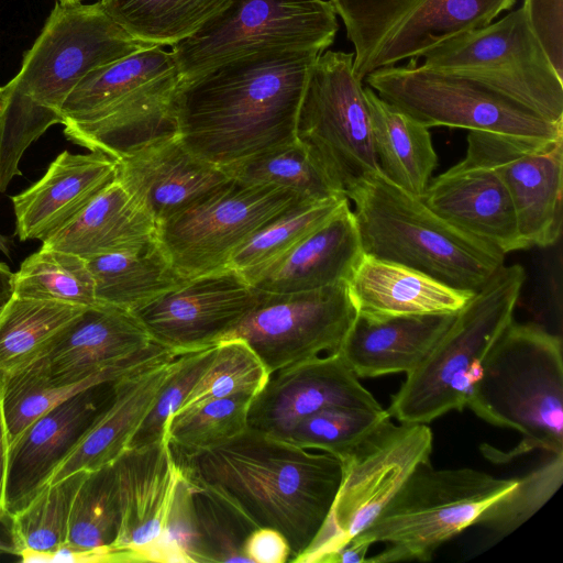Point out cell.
Returning <instances> with one entry per match:
<instances>
[{
  "label": "cell",
  "instance_id": "cell-1",
  "mask_svg": "<svg viewBox=\"0 0 563 563\" xmlns=\"http://www.w3.org/2000/svg\"><path fill=\"white\" fill-rule=\"evenodd\" d=\"M312 51L268 49L179 79L176 132L198 157L224 167L296 140Z\"/></svg>",
  "mask_w": 563,
  "mask_h": 563
},
{
  "label": "cell",
  "instance_id": "cell-2",
  "mask_svg": "<svg viewBox=\"0 0 563 563\" xmlns=\"http://www.w3.org/2000/svg\"><path fill=\"white\" fill-rule=\"evenodd\" d=\"M183 472L229 500L256 528L279 531L294 562L330 512L342 461L251 429L211 450L175 456Z\"/></svg>",
  "mask_w": 563,
  "mask_h": 563
},
{
  "label": "cell",
  "instance_id": "cell-3",
  "mask_svg": "<svg viewBox=\"0 0 563 563\" xmlns=\"http://www.w3.org/2000/svg\"><path fill=\"white\" fill-rule=\"evenodd\" d=\"M151 47L133 38L103 10L91 4L57 2L20 71L0 99V192L15 176L26 148L57 123L77 84L93 69Z\"/></svg>",
  "mask_w": 563,
  "mask_h": 563
},
{
  "label": "cell",
  "instance_id": "cell-4",
  "mask_svg": "<svg viewBox=\"0 0 563 563\" xmlns=\"http://www.w3.org/2000/svg\"><path fill=\"white\" fill-rule=\"evenodd\" d=\"M466 407L486 422L521 434L509 451L484 450L494 462L537 450L563 454L561 336L512 320L484 358Z\"/></svg>",
  "mask_w": 563,
  "mask_h": 563
},
{
  "label": "cell",
  "instance_id": "cell-5",
  "mask_svg": "<svg viewBox=\"0 0 563 563\" xmlns=\"http://www.w3.org/2000/svg\"><path fill=\"white\" fill-rule=\"evenodd\" d=\"M347 199L354 203L365 255L415 268L472 292L504 265V253L445 221L379 169L363 178Z\"/></svg>",
  "mask_w": 563,
  "mask_h": 563
},
{
  "label": "cell",
  "instance_id": "cell-6",
  "mask_svg": "<svg viewBox=\"0 0 563 563\" xmlns=\"http://www.w3.org/2000/svg\"><path fill=\"white\" fill-rule=\"evenodd\" d=\"M526 273L503 265L459 310L428 357L407 375L386 409L404 423H429L466 407L481 365L514 320Z\"/></svg>",
  "mask_w": 563,
  "mask_h": 563
},
{
  "label": "cell",
  "instance_id": "cell-7",
  "mask_svg": "<svg viewBox=\"0 0 563 563\" xmlns=\"http://www.w3.org/2000/svg\"><path fill=\"white\" fill-rule=\"evenodd\" d=\"M179 79L170 52L140 49L87 74L63 103V125L81 122L93 143L118 152L134 150L174 128Z\"/></svg>",
  "mask_w": 563,
  "mask_h": 563
},
{
  "label": "cell",
  "instance_id": "cell-8",
  "mask_svg": "<svg viewBox=\"0 0 563 563\" xmlns=\"http://www.w3.org/2000/svg\"><path fill=\"white\" fill-rule=\"evenodd\" d=\"M516 484L517 478L474 468L435 470L430 462L422 463L354 540L388 545L365 563L429 561L441 544L476 525L487 507Z\"/></svg>",
  "mask_w": 563,
  "mask_h": 563
},
{
  "label": "cell",
  "instance_id": "cell-9",
  "mask_svg": "<svg viewBox=\"0 0 563 563\" xmlns=\"http://www.w3.org/2000/svg\"><path fill=\"white\" fill-rule=\"evenodd\" d=\"M366 85L427 128L448 126L499 135L556 140L554 123L518 100L471 77L418 66H389L369 73Z\"/></svg>",
  "mask_w": 563,
  "mask_h": 563
},
{
  "label": "cell",
  "instance_id": "cell-10",
  "mask_svg": "<svg viewBox=\"0 0 563 563\" xmlns=\"http://www.w3.org/2000/svg\"><path fill=\"white\" fill-rule=\"evenodd\" d=\"M354 46L353 71H372L429 51L461 33L483 27L516 0H330Z\"/></svg>",
  "mask_w": 563,
  "mask_h": 563
},
{
  "label": "cell",
  "instance_id": "cell-11",
  "mask_svg": "<svg viewBox=\"0 0 563 563\" xmlns=\"http://www.w3.org/2000/svg\"><path fill=\"white\" fill-rule=\"evenodd\" d=\"M339 24L331 1L230 0L189 37L172 46L180 79L268 49L323 53Z\"/></svg>",
  "mask_w": 563,
  "mask_h": 563
},
{
  "label": "cell",
  "instance_id": "cell-12",
  "mask_svg": "<svg viewBox=\"0 0 563 563\" xmlns=\"http://www.w3.org/2000/svg\"><path fill=\"white\" fill-rule=\"evenodd\" d=\"M432 444L426 423L389 419L341 459L342 477L325 522L292 563H328L374 522L418 465L430 462Z\"/></svg>",
  "mask_w": 563,
  "mask_h": 563
},
{
  "label": "cell",
  "instance_id": "cell-13",
  "mask_svg": "<svg viewBox=\"0 0 563 563\" xmlns=\"http://www.w3.org/2000/svg\"><path fill=\"white\" fill-rule=\"evenodd\" d=\"M296 139L345 197L379 169L364 87L353 71V53L327 51L316 58L298 111Z\"/></svg>",
  "mask_w": 563,
  "mask_h": 563
},
{
  "label": "cell",
  "instance_id": "cell-14",
  "mask_svg": "<svg viewBox=\"0 0 563 563\" xmlns=\"http://www.w3.org/2000/svg\"><path fill=\"white\" fill-rule=\"evenodd\" d=\"M310 201L272 185L230 178L157 227L156 239L184 279L228 267L233 253L286 212Z\"/></svg>",
  "mask_w": 563,
  "mask_h": 563
},
{
  "label": "cell",
  "instance_id": "cell-15",
  "mask_svg": "<svg viewBox=\"0 0 563 563\" xmlns=\"http://www.w3.org/2000/svg\"><path fill=\"white\" fill-rule=\"evenodd\" d=\"M423 66L482 81L563 124V79L534 36L522 8L429 51Z\"/></svg>",
  "mask_w": 563,
  "mask_h": 563
},
{
  "label": "cell",
  "instance_id": "cell-16",
  "mask_svg": "<svg viewBox=\"0 0 563 563\" xmlns=\"http://www.w3.org/2000/svg\"><path fill=\"white\" fill-rule=\"evenodd\" d=\"M355 317L346 283L287 294L261 291L256 307L223 340L245 341L272 374L338 352Z\"/></svg>",
  "mask_w": 563,
  "mask_h": 563
},
{
  "label": "cell",
  "instance_id": "cell-17",
  "mask_svg": "<svg viewBox=\"0 0 563 563\" xmlns=\"http://www.w3.org/2000/svg\"><path fill=\"white\" fill-rule=\"evenodd\" d=\"M466 154L500 177L529 247L554 245L562 231L563 137L530 140L468 131Z\"/></svg>",
  "mask_w": 563,
  "mask_h": 563
},
{
  "label": "cell",
  "instance_id": "cell-18",
  "mask_svg": "<svg viewBox=\"0 0 563 563\" xmlns=\"http://www.w3.org/2000/svg\"><path fill=\"white\" fill-rule=\"evenodd\" d=\"M261 290L232 267L186 279L131 311L151 340L177 355L224 339L256 307Z\"/></svg>",
  "mask_w": 563,
  "mask_h": 563
},
{
  "label": "cell",
  "instance_id": "cell-19",
  "mask_svg": "<svg viewBox=\"0 0 563 563\" xmlns=\"http://www.w3.org/2000/svg\"><path fill=\"white\" fill-rule=\"evenodd\" d=\"M112 466L120 512L113 562H169L166 528L181 475L169 444L128 449Z\"/></svg>",
  "mask_w": 563,
  "mask_h": 563
},
{
  "label": "cell",
  "instance_id": "cell-20",
  "mask_svg": "<svg viewBox=\"0 0 563 563\" xmlns=\"http://www.w3.org/2000/svg\"><path fill=\"white\" fill-rule=\"evenodd\" d=\"M334 406L383 408L339 352L269 374L251 401L247 427L285 439L302 419Z\"/></svg>",
  "mask_w": 563,
  "mask_h": 563
},
{
  "label": "cell",
  "instance_id": "cell-21",
  "mask_svg": "<svg viewBox=\"0 0 563 563\" xmlns=\"http://www.w3.org/2000/svg\"><path fill=\"white\" fill-rule=\"evenodd\" d=\"M114 382L93 385L58 404L9 446L4 482L8 520L48 485L54 472L108 405Z\"/></svg>",
  "mask_w": 563,
  "mask_h": 563
},
{
  "label": "cell",
  "instance_id": "cell-22",
  "mask_svg": "<svg viewBox=\"0 0 563 563\" xmlns=\"http://www.w3.org/2000/svg\"><path fill=\"white\" fill-rule=\"evenodd\" d=\"M117 179L158 227L230 177L189 151L172 133L117 159Z\"/></svg>",
  "mask_w": 563,
  "mask_h": 563
},
{
  "label": "cell",
  "instance_id": "cell-23",
  "mask_svg": "<svg viewBox=\"0 0 563 563\" xmlns=\"http://www.w3.org/2000/svg\"><path fill=\"white\" fill-rule=\"evenodd\" d=\"M420 198L445 221L505 255L529 249L503 180L490 166L468 154L431 178Z\"/></svg>",
  "mask_w": 563,
  "mask_h": 563
},
{
  "label": "cell",
  "instance_id": "cell-24",
  "mask_svg": "<svg viewBox=\"0 0 563 563\" xmlns=\"http://www.w3.org/2000/svg\"><path fill=\"white\" fill-rule=\"evenodd\" d=\"M152 343L132 312L98 303L88 307L29 366L49 385H73L134 358Z\"/></svg>",
  "mask_w": 563,
  "mask_h": 563
},
{
  "label": "cell",
  "instance_id": "cell-25",
  "mask_svg": "<svg viewBox=\"0 0 563 563\" xmlns=\"http://www.w3.org/2000/svg\"><path fill=\"white\" fill-rule=\"evenodd\" d=\"M117 159L103 153L63 151L36 183L11 197L20 241L42 242L56 232L117 178Z\"/></svg>",
  "mask_w": 563,
  "mask_h": 563
},
{
  "label": "cell",
  "instance_id": "cell-26",
  "mask_svg": "<svg viewBox=\"0 0 563 563\" xmlns=\"http://www.w3.org/2000/svg\"><path fill=\"white\" fill-rule=\"evenodd\" d=\"M362 255L355 217L346 199L251 285L265 292L287 294L346 283Z\"/></svg>",
  "mask_w": 563,
  "mask_h": 563
},
{
  "label": "cell",
  "instance_id": "cell-27",
  "mask_svg": "<svg viewBox=\"0 0 563 563\" xmlns=\"http://www.w3.org/2000/svg\"><path fill=\"white\" fill-rule=\"evenodd\" d=\"M346 286L356 314L372 319L456 313L474 294L415 268L365 254Z\"/></svg>",
  "mask_w": 563,
  "mask_h": 563
},
{
  "label": "cell",
  "instance_id": "cell-28",
  "mask_svg": "<svg viewBox=\"0 0 563 563\" xmlns=\"http://www.w3.org/2000/svg\"><path fill=\"white\" fill-rule=\"evenodd\" d=\"M455 314L385 319L356 314L338 352L357 377L408 375L428 357Z\"/></svg>",
  "mask_w": 563,
  "mask_h": 563
},
{
  "label": "cell",
  "instance_id": "cell-29",
  "mask_svg": "<svg viewBox=\"0 0 563 563\" xmlns=\"http://www.w3.org/2000/svg\"><path fill=\"white\" fill-rule=\"evenodd\" d=\"M175 356L114 382L108 405L57 467L48 484L79 471L90 472L110 465L128 450L135 431L153 406Z\"/></svg>",
  "mask_w": 563,
  "mask_h": 563
},
{
  "label": "cell",
  "instance_id": "cell-30",
  "mask_svg": "<svg viewBox=\"0 0 563 563\" xmlns=\"http://www.w3.org/2000/svg\"><path fill=\"white\" fill-rule=\"evenodd\" d=\"M156 233L154 220L115 178L42 246L89 257L140 247Z\"/></svg>",
  "mask_w": 563,
  "mask_h": 563
},
{
  "label": "cell",
  "instance_id": "cell-31",
  "mask_svg": "<svg viewBox=\"0 0 563 563\" xmlns=\"http://www.w3.org/2000/svg\"><path fill=\"white\" fill-rule=\"evenodd\" d=\"M374 151L380 173L421 197L438 165L429 128L364 87Z\"/></svg>",
  "mask_w": 563,
  "mask_h": 563
},
{
  "label": "cell",
  "instance_id": "cell-32",
  "mask_svg": "<svg viewBox=\"0 0 563 563\" xmlns=\"http://www.w3.org/2000/svg\"><path fill=\"white\" fill-rule=\"evenodd\" d=\"M85 258L93 277L97 302L130 312L186 280L175 271L157 239L140 247Z\"/></svg>",
  "mask_w": 563,
  "mask_h": 563
},
{
  "label": "cell",
  "instance_id": "cell-33",
  "mask_svg": "<svg viewBox=\"0 0 563 563\" xmlns=\"http://www.w3.org/2000/svg\"><path fill=\"white\" fill-rule=\"evenodd\" d=\"M175 355L174 352L153 342L134 358L82 382L65 386L47 384L32 366L0 377L9 446L37 418L75 394L97 384L118 380Z\"/></svg>",
  "mask_w": 563,
  "mask_h": 563
},
{
  "label": "cell",
  "instance_id": "cell-34",
  "mask_svg": "<svg viewBox=\"0 0 563 563\" xmlns=\"http://www.w3.org/2000/svg\"><path fill=\"white\" fill-rule=\"evenodd\" d=\"M87 308L12 295L0 311V377L44 356Z\"/></svg>",
  "mask_w": 563,
  "mask_h": 563
},
{
  "label": "cell",
  "instance_id": "cell-35",
  "mask_svg": "<svg viewBox=\"0 0 563 563\" xmlns=\"http://www.w3.org/2000/svg\"><path fill=\"white\" fill-rule=\"evenodd\" d=\"M230 0H100L107 14L133 38L173 46L198 31Z\"/></svg>",
  "mask_w": 563,
  "mask_h": 563
},
{
  "label": "cell",
  "instance_id": "cell-36",
  "mask_svg": "<svg viewBox=\"0 0 563 563\" xmlns=\"http://www.w3.org/2000/svg\"><path fill=\"white\" fill-rule=\"evenodd\" d=\"M222 168L234 180L289 189L310 201L345 197L297 139Z\"/></svg>",
  "mask_w": 563,
  "mask_h": 563
},
{
  "label": "cell",
  "instance_id": "cell-37",
  "mask_svg": "<svg viewBox=\"0 0 563 563\" xmlns=\"http://www.w3.org/2000/svg\"><path fill=\"white\" fill-rule=\"evenodd\" d=\"M119 501L112 464L87 473L75 495L64 547L99 554L113 562L111 548L119 529Z\"/></svg>",
  "mask_w": 563,
  "mask_h": 563
},
{
  "label": "cell",
  "instance_id": "cell-38",
  "mask_svg": "<svg viewBox=\"0 0 563 563\" xmlns=\"http://www.w3.org/2000/svg\"><path fill=\"white\" fill-rule=\"evenodd\" d=\"M13 295L85 307L98 305L87 260L46 246L21 263L13 276Z\"/></svg>",
  "mask_w": 563,
  "mask_h": 563
},
{
  "label": "cell",
  "instance_id": "cell-39",
  "mask_svg": "<svg viewBox=\"0 0 563 563\" xmlns=\"http://www.w3.org/2000/svg\"><path fill=\"white\" fill-rule=\"evenodd\" d=\"M87 473L79 471L46 485L9 518L10 541L16 556L24 551L51 553L65 545L73 501Z\"/></svg>",
  "mask_w": 563,
  "mask_h": 563
},
{
  "label": "cell",
  "instance_id": "cell-40",
  "mask_svg": "<svg viewBox=\"0 0 563 563\" xmlns=\"http://www.w3.org/2000/svg\"><path fill=\"white\" fill-rule=\"evenodd\" d=\"M252 399L235 395L175 415L167 422L164 440L175 456H190L217 448L249 429Z\"/></svg>",
  "mask_w": 563,
  "mask_h": 563
},
{
  "label": "cell",
  "instance_id": "cell-41",
  "mask_svg": "<svg viewBox=\"0 0 563 563\" xmlns=\"http://www.w3.org/2000/svg\"><path fill=\"white\" fill-rule=\"evenodd\" d=\"M187 478L190 485V510L197 538L198 561L250 562L243 552V545L256 527L219 493L188 476Z\"/></svg>",
  "mask_w": 563,
  "mask_h": 563
},
{
  "label": "cell",
  "instance_id": "cell-42",
  "mask_svg": "<svg viewBox=\"0 0 563 563\" xmlns=\"http://www.w3.org/2000/svg\"><path fill=\"white\" fill-rule=\"evenodd\" d=\"M347 197L306 202L286 212L245 241L232 255L229 267L251 282L305 236L332 216Z\"/></svg>",
  "mask_w": 563,
  "mask_h": 563
},
{
  "label": "cell",
  "instance_id": "cell-43",
  "mask_svg": "<svg viewBox=\"0 0 563 563\" xmlns=\"http://www.w3.org/2000/svg\"><path fill=\"white\" fill-rule=\"evenodd\" d=\"M268 377L269 372L245 341L222 340L216 344L209 366L173 416L213 399L235 395L254 397Z\"/></svg>",
  "mask_w": 563,
  "mask_h": 563
},
{
  "label": "cell",
  "instance_id": "cell-44",
  "mask_svg": "<svg viewBox=\"0 0 563 563\" xmlns=\"http://www.w3.org/2000/svg\"><path fill=\"white\" fill-rule=\"evenodd\" d=\"M390 418L384 408L328 407L302 419L283 440L343 459Z\"/></svg>",
  "mask_w": 563,
  "mask_h": 563
},
{
  "label": "cell",
  "instance_id": "cell-45",
  "mask_svg": "<svg viewBox=\"0 0 563 563\" xmlns=\"http://www.w3.org/2000/svg\"><path fill=\"white\" fill-rule=\"evenodd\" d=\"M562 482L563 454L553 455L538 468L517 478L516 486L488 506L476 525L506 537L542 508Z\"/></svg>",
  "mask_w": 563,
  "mask_h": 563
},
{
  "label": "cell",
  "instance_id": "cell-46",
  "mask_svg": "<svg viewBox=\"0 0 563 563\" xmlns=\"http://www.w3.org/2000/svg\"><path fill=\"white\" fill-rule=\"evenodd\" d=\"M214 350L216 344L180 353L170 361L155 401L135 431L128 449L164 440L168 420L209 366Z\"/></svg>",
  "mask_w": 563,
  "mask_h": 563
},
{
  "label": "cell",
  "instance_id": "cell-47",
  "mask_svg": "<svg viewBox=\"0 0 563 563\" xmlns=\"http://www.w3.org/2000/svg\"><path fill=\"white\" fill-rule=\"evenodd\" d=\"M521 8L550 63L563 79V0H523Z\"/></svg>",
  "mask_w": 563,
  "mask_h": 563
},
{
  "label": "cell",
  "instance_id": "cell-48",
  "mask_svg": "<svg viewBox=\"0 0 563 563\" xmlns=\"http://www.w3.org/2000/svg\"><path fill=\"white\" fill-rule=\"evenodd\" d=\"M243 552L251 563H285L291 558L286 538L268 527L252 530L244 542Z\"/></svg>",
  "mask_w": 563,
  "mask_h": 563
},
{
  "label": "cell",
  "instance_id": "cell-49",
  "mask_svg": "<svg viewBox=\"0 0 563 563\" xmlns=\"http://www.w3.org/2000/svg\"><path fill=\"white\" fill-rule=\"evenodd\" d=\"M9 442L2 408V384L0 378V522L8 520L4 509V482L8 463Z\"/></svg>",
  "mask_w": 563,
  "mask_h": 563
},
{
  "label": "cell",
  "instance_id": "cell-50",
  "mask_svg": "<svg viewBox=\"0 0 563 563\" xmlns=\"http://www.w3.org/2000/svg\"><path fill=\"white\" fill-rule=\"evenodd\" d=\"M369 548L371 545L353 539L338 550L328 563H365Z\"/></svg>",
  "mask_w": 563,
  "mask_h": 563
},
{
  "label": "cell",
  "instance_id": "cell-51",
  "mask_svg": "<svg viewBox=\"0 0 563 563\" xmlns=\"http://www.w3.org/2000/svg\"><path fill=\"white\" fill-rule=\"evenodd\" d=\"M13 276L9 266L0 262V311L13 295Z\"/></svg>",
  "mask_w": 563,
  "mask_h": 563
},
{
  "label": "cell",
  "instance_id": "cell-52",
  "mask_svg": "<svg viewBox=\"0 0 563 563\" xmlns=\"http://www.w3.org/2000/svg\"><path fill=\"white\" fill-rule=\"evenodd\" d=\"M12 240L0 233V252L7 257H11Z\"/></svg>",
  "mask_w": 563,
  "mask_h": 563
},
{
  "label": "cell",
  "instance_id": "cell-53",
  "mask_svg": "<svg viewBox=\"0 0 563 563\" xmlns=\"http://www.w3.org/2000/svg\"><path fill=\"white\" fill-rule=\"evenodd\" d=\"M58 2H64V3H78V2H81L82 0H57Z\"/></svg>",
  "mask_w": 563,
  "mask_h": 563
},
{
  "label": "cell",
  "instance_id": "cell-54",
  "mask_svg": "<svg viewBox=\"0 0 563 563\" xmlns=\"http://www.w3.org/2000/svg\"><path fill=\"white\" fill-rule=\"evenodd\" d=\"M1 95H2V87H0V99H1Z\"/></svg>",
  "mask_w": 563,
  "mask_h": 563
}]
</instances>
